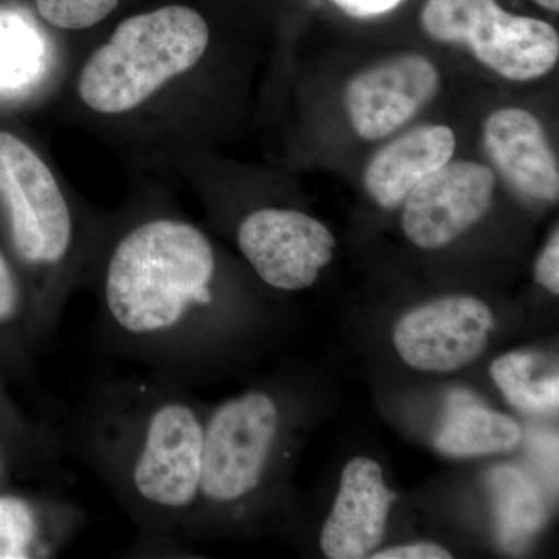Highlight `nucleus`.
I'll return each mask as SVG.
<instances>
[{
    "label": "nucleus",
    "instance_id": "obj_20",
    "mask_svg": "<svg viewBox=\"0 0 559 559\" xmlns=\"http://www.w3.org/2000/svg\"><path fill=\"white\" fill-rule=\"evenodd\" d=\"M9 39L0 43V81L7 86L24 84L28 75V43L24 38L13 39V33H7Z\"/></svg>",
    "mask_w": 559,
    "mask_h": 559
},
{
    "label": "nucleus",
    "instance_id": "obj_18",
    "mask_svg": "<svg viewBox=\"0 0 559 559\" xmlns=\"http://www.w3.org/2000/svg\"><path fill=\"white\" fill-rule=\"evenodd\" d=\"M35 5L39 16L51 28L86 32L112 16L120 0H35Z\"/></svg>",
    "mask_w": 559,
    "mask_h": 559
},
{
    "label": "nucleus",
    "instance_id": "obj_22",
    "mask_svg": "<svg viewBox=\"0 0 559 559\" xmlns=\"http://www.w3.org/2000/svg\"><path fill=\"white\" fill-rule=\"evenodd\" d=\"M374 559H451L452 555L433 543H415L407 546L390 547V549L371 555Z\"/></svg>",
    "mask_w": 559,
    "mask_h": 559
},
{
    "label": "nucleus",
    "instance_id": "obj_23",
    "mask_svg": "<svg viewBox=\"0 0 559 559\" xmlns=\"http://www.w3.org/2000/svg\"><path fill=\"white\" fill-rule=\"evenodd\" d=\"M333 2L349 16L374 17L395 10L404 0H333Z\"/></svg>",
    "mask_w": 559,
    "mask_h": 559
},
{
    "label": "nucleus",
    "instance_id": "obj_10",
    "mask_svg": "<svg viewBox=\"0 0 559 559\" xmlns=\"http://www.w3.org/2000/svg\"><path fill=\"white\" fill-rule=\"evenodd\" d=\"M440 87V73L428 58L399 55L362 70L345 91L349 121L360 138L378 140L409 123Z\"/></svg>",
    "mask_w": 559,
    "mask_h": 559
},
{
    "label": "nucleus",
    "instance_id": "obj_19",
    "mask_svg": "<svg viewBox=\"0 0 559 559\" xmlns=\"http://www.w3.org/2000/svg\"><path fill=\"white\" fill-rule=\"evenodd\" d=\"M21 322L28 325L33 337L31 293L9 257L0 249V331L13 329Z\"/></svg>",
    "mask_w": 559,
    "mask_h": 559
},
{
    "label": "nucleus",
    "instance_id": "obj_21",
    "mask_svg": "<svg viewBox=\"0 0 559 559\" xmlns=\"http://www.w3.org/2000/svg\"><path fill=\"white\" fill-rule=\"evenodd\" d=\"M535 280L543 288L559 294V231H554L535 266Z\"/></svg>",
    "mask_w": 559,
    "mask_h": 559
},
{
    "label": "nucleus",
    "instance_id": "obj_2",
    "mask_svg": "<svg viewBox=\"0 0 559 559\" xmlns=\"http://www.w3.org/2000/svg\"><path fill=\"white\" fill-rule=\"evenodd\" d=\"M205 415L183 382L165 374L106 378L64 428L62 451L108 488L150 549L178 550L200 492Z\"/></svg>",
    "mask_w": 559,
    "mask_h": 559
},
{
    "label": "nucleus",
    "instance_id": "obj_9",
    "mask_svg": "<svg viewBox=\"0 0 559 559\" xmlns=\"http://www.w3.org/2000/svg\"><path fill=\"white\" fill-rule=\"evenodd\" d=\"M495 187V175L487 165L448 162L404 201V234L423 249L451 245L487 215Z\"/></svg>",
    "mask_w": 559,
    "mask_h": 559
},
{
    "label": "nucleus",
    "instance_id": "obj_3",
    "mask_svg": "<svg viewBox=\"0 0 559 559\" xmlns=\"http://www.w3.org/2000/svg\"><path fill=\"white\" fill-rule=\"evenodd\" d=\"M212 43L207 20L193 7L132 14L80 61L66 116L138 167H179L187 97Z\"/></svg>",
    "mask_w": 559,
    "mask_h": 559
},
{
    "label": "nucleus",
    "instance_id": "obj_13",
    "mask_svg": "<svg viewBox=\"0 0 559 559\" xmlns=\"http://www.w3.org/2000/svg\"><path fill=\"white\" fill-rule=\"evenodd\" d=\"M455 135L444 124H423L378 151L364 173V186L380 207H400L412 190L447 165Z\"/></svg>",
    "mask_w": 559,
    "mask_h": 559
},
{
    "label": "nucleus",
    "instance_id": "obj_8",
    "mask_svg": "<svg viewBox=\"0 0 559 559\" xmlns=\"http://www.w3.org/2000/svg\"><path fill=\"white\" fill-rule=\"evenodd\" d=\"M492 329L495 316L484 301L450 296L406 312L393 330V344L412 369L447 373L479 358Z\"/></svg>",
    "mask_w": 559,
    "mask_h": 559
},
{
    "label": "nucleus",
    "instance_id": "obj_1",
    "mask_svg": "<svg viewBox=\"0 0 559 559\" xmlns=\"http://www.w3.org/2000/svg\"><path fill=\"white\" fill-rule=\"evenodd\" d=\"M219 280L205 231L164 198L145 197L105 215L81 286L94 294L103 349L183 382L209 358Z\"/></svg>",
    "mask_w": 559,
    "mask_h": 559
},
{
    "label": "nucleus",
    "instance_id": "obj_11",
    "mask_svg": "<svg viewBox=\"0 0 559 559\" xmlns=\"http://www.w3.org/2000/svg\"><path fill=\"white\" fill-rule=\"evenodd\" d=\"M395 496L384 484L380 463L356 457L341 476L340 492L320 535V547L330 559L371 557L384 538Z\"/></svg>",
    "mask_w": 559,
    "mask_h": 559
},
{
    "label": "nucleus",
    "instance_id": "obj_24",
    "mask_svg": "<svg viewBox=\"0 0 559 559\" xmlns=\"http://www.w3.org/2000/svg\"><path fill=\"white\" fill-rule=\"evenodd\" d=\"M535 2L546 10L555 11V13L559 11V0H535Z\"/></svg>",
    "mask_w": 559,
    "mask_h": 559
},
{
    "label": "nucleus",
    "instance_id": "obj_7",
    "mask_svg": "<svg viewBox=\"0 0 559 559\" xmlns=\"http://www.w3.org/2000/svg\"><path fill=\"white\" fill-rule=\"evenodd\" d=\"M237 245L261 282L278 290L310 288L333 260V234L297 210L261 207L237 229Z\"/></svg>",
    "mask_w": 559,
    "mask_h": 559
},
{
    "label": "nucleus",
    "instance_id": "obj_15",
    "mask_svg": "<svg viewBox=\"0 0 559 559\" xmlns=\"http://www.w3.org/2000/svg\"><path fill=\"white\" fill-rule=\"evenodd\" d=\"M521 440V426L509 415L488 409L469 395H460L452 396L436 448L450 457H481L513 451Z\"/></svg>",
    "mask_w": 559,
    "mask_h": 559
},
{
    "label": "nucleus",
    "instance_id": "obj_16",
    "mask_svg": "<svg viewBox=\"0 0 559 559\" xmlns=\"http://www.w3.org/2000/svg\"><path fill=\"white\" fill-rule=\"evenodd\" d=\"M499 538L509 550L522 549L539 532L546 507L539 489L522 471L502 465L492 471Z\"/></svg>",
    "mask_w": 559,
    "mask_h": 559
},
{
    "label": "nucleus",
    "instance_id": "obj_17",
    "mask_svg": "<svg viewBox=\"0 0 559 559\" xmlns=\"http://www.w3.org/2000/svg\"><path fill=\"white\" fill-rule=\"evenodd\" d=\"M535 353L514 352L500 356L489 367L492 380L514 407L532 414L557 409L558 373L540 377Z\"/></svg>",
    "mask_w": 559,
    "mask_h": 559
},
{
    "label": "nucleus",
    "instance_id": "obj_6",
    "mask_svg": "<svg viewBox=\"0 0 559 559\" xmlns=\"http://www.w3.org/2000/svg\"><path fill=\"white\" fill-rule=\"evenodd\" d=\"M421 24L430 38L463 44L507 80L540 79L559 60L558 32L549 22L514 16L496 0H428Z\"/></svg>",
    "mask_w": 559,
    "mask_h": 559
},
{
    "label": "nucleus",
    "instance_id": "obj_5",
    "mask_svg": "<svg viewBox=\"0 0 559 559\" xmlns=\"http://www.w3.org/2000/svg\"><path fill=\"white\" fill-rule=\"evenodd\" d=\"M280 432L282 409L267 390H249L205 415L200 492L180 535H197L219 510L246 516L266 484Z\"/></svg>",
    "mask_w": 559,
    "mask_h": 559
},
{
    "label": "nucleus",
    "instance_id": "obj_14",
    "mask_svg": "<svg viewBox=\"0 0 559 559\" xmlns=\"http://www.w3.org/2000/svg\"><path fill=\"white\" fill-rule=\"evenodd\" d=\"M84 521L80 507L51 496H0V559L57 557Z\"/></svg>",
    "mask_w": 559,
    "mask_h": 559
},
{
    "label": "nucleus",
    "instance_id": "obj_4",
    "mask_svg": "<svg viewBox=\"0 0 559 559\" xmlns=\"http://www.w3.org/2000/svg\"><path fill=\"white\" fill-rule=\"evenodd\" d=\"M0 210L31 293L33 340L51 345L105 216L80 204L50 162L10 131H0Z\"/></svg>",
    "mask_w": 559,
    "mask_h": 559
},
{
    "label": "nucleus",
    "instance_id": "obj_12",
    "mask_svg": "<svg viewBox=\"0 0 559 559\" xmlns=\"http://www.w3.org/2000/svg\"><path fill=\"white\" fill-rule=\"evenodd\" d=\"M484 143L514 189L540 201H558L557 156L539 120L528 110H496L484 124Z\"/></svg>",
    "mask_w": 559,
    "mask_h": 559
}]
</instances>
